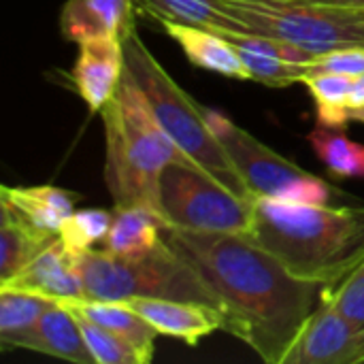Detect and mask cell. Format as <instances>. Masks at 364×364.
<instances>
[{
    "label": "cell",
    "instance_id": "3957f363",
    "mask_svg": "<svg viewBox=\"0 0 364 364\" xmlns=\"http://www.w3.org/2000/svg\"><path fill=\"white\" fill-rule=\"evenodd\" d=\"M105 126V183L115 207H145L166 226L160 179L175 160H190L158 124L132 75L124 73L115 96L100 111Z\"/></svg>",
    "mask_w": 364,
    "mask_h": 364
},
{
    "label": "cell",
    "instance_id": "4fadbf2b",
    "mask_svg": "<svg viewBox=\"0 0 364 364\" xmlns=\"http://www.w3.org/2000/svg\"><path fill=\"white\" fill-rule=\"evenodd\" d=\"M2 286L28 290L53 303L85 299L83 282L75 269L73 254L66 250L60 237L53 239L23 271Z\"/></svg>",
    "mask_w": 364,
    "mask_h": 364
},
{
    "label": "cell",
    "instance_id": "277c9868",
    "mask_svg": "<svg viewBox=\"0 0 364 364\" xmlns=\"http://www.w3.org/2000/svg\"><path fill=\"white\" fill-rule=\"evenodd\" d=\"M124 55L128 73L147 96L158 124L173 139V143H177L190 160L200 164L232 192L254 203L243 177L213 132L207 119V109H203L183 87H179V83L141 41L136 30L124 38Z\"/></svg>",
    "mask_w": 364,
    "mask_h": 364
},
{
    "label": "cell",
    "instance_id": "1f68e13d",
    "mask_svg": "<svg viewBox=\"0 0 364 364\" xmlns=\"http://www.w3.org/2000/svg\"><path fill=\"white\" fill-rule=\"evenodd\" d=\"M356 13H358V19L363 21V26H364V9L363 11H356Z\"/></svg>",
    "mask_w": 364,
    "mask_h": 364
},
{
    "label": "cell",
    "instance_id": "7402d4cb",
    "mask_svg": "<svg viewBox=\"0 0 364 364\" xmlns=\"http://www.w3.org/2000/svg\"><path fill=\"white\" fill-rule=\"evenodd\" d=\"M53 305V301L34 292L0 286V343L4 348H17Z\"/></svg>",
    "mask_w": 364,
    "mask_h": 364
},
{
    "label": "cell",
    "instance_id": "9a60e30c",
    "mask_svg": "<svg viewBox=\"0 0 364 364\" xmlns=\"http://www.w3.org/2000/svg\"><path fill=\"white\" fill-rule=\"evenodd\" d=\"M77 192H68L55 186H32V188H9L0 190V203L6 205L19 220L34 230L60 237L64 222L75 213Z\"/></svg>",
    "mask_w": 364,
    "mask_h": 364
},
{
    "label": "cell",
    "instance_id": "83f0119b",
    "mask_svg": "<svg viewBox=\"0 0 364 364\" xmlns=\"http://www.w3.org/2000/svg\"><path fill=\"white\" fill-rule=\"evenodd\" d=\"M322 73H335V75H348V77L363 75L364 45L343 47V49H333V51H326V53H318L309 62L301 64V75L303 77L305 75H322Z\"/></svg>",
    "mask_w": 364,
    "mask_h": 364
},
{
    "label": "cell",
    "instance_id": "4dcf8cb0",
    "mask_svg": "<svg viewBox=\"0 0 364 364\" xmlns=\"http://www.w3.org/2000/svg\"><path fill=\"white\" fill-rule=\"evenodd\" d=\"M354 119H358V122H363V124H364V111H358V113H354Z\"/></svg>",
    "mask_w": 364,
    "mask_h": 364
},
{
    "label": "cell",
    "instance_id": "8992f818",
    "mask_svg": "<svg viewBox=\"0 0 364 364\" xmlns=\"http://www.w3.org/2000/svg\"><path fill=\"white\" fill-rule=\"evenodd\" d=\"M241 32L296 45L314 55L364 45V26L352 9L309 0H218Z\"/></svg>",
    "mask_w": 364,
    "mask_h": 364
},
{
    "label": "cell",
    "instance_id": "cb8c5ba5",
    "mask_svg": "<svg viewBox=\"0 0 364 364\" xmlns=\"http://www.w3.org/2000/svg\"><path fill=\"white\" fill-rule=\"evenodd\" d=\"M311 92L316 102L318 124L328 128H343L350 119H354V111L350 107L352 77L322 73V75H305L303 81Z\"/></svg>",
    "mask_w": 364,
    "mask_h": 364
},
{
    "label": "cell",
    "instance_id": "5b68a950",
    "mask_svg": "<svg viewBox=\"0 0 364 364\" xmlns=\"http://www.w3.org/2000/svg\"><path fill=\"white\" fill-rule=\"evenodd\" d=\"M73 262L83 282L85 299L128 301L134 296H151L203 303L224 314V305L215 292L164 237L151 252L136 258H122L94 247L73 254Z\"/></svg>",
    "mask_w": 364,
    "mask_h": 364
},
{
    "label": "cell",
    "instance_id": "7c38bea8",
    "mask_svg": "<svg viewBox=\"0 0 364 364\" xmlns=\"http://www.w3.org/2000/svg\"><path fill=\"white\" fill-rule=\"evenodd\" d=\"M126 303L136 309L156 328L158 335L181 339L192 348L203 337H209L215 331H224V314L203 303L151 296H134Z\"/></svg>",
    "mask_w": 364,
    "mask_h": 364
},
{
    "label": "cell",
    "instance_id": "484cf974",
    "mask_svg": "<svg viewBox=\"0 0 364 364\" xmlns=\"http://www.w3.org/2000/svg\"><path fill=\"white\" fill-rule=\"evenodd\" d=\"M75 316V314H73ZM79 326H81V333L85 337V343L92 352V358L96 364H143L139 352L126 341L122 339L119 335L85 320V318H79L75 316Z\"/></svg>",
    "mask_w": 364,
    "mask_h": 364
},
{
    "label": "cell",
    "instance_id": "7a4b0ae2",
    "mask_svg": "<svg viewBox=\"0 0 364 364\" xmlns=\"http://www.w3.org/2000/svg\"><path fill=\"white\" fill-rule=\"evenodd\" d=\"M294 277L333 286L364 262V207L254 200L250 232Z\"/></svg>",
    "mask_w": 364,
    "mask_h": 364
},
{
    "label": "cell",
    "instance_id": "f1b7e54d",
    "mask_svg": "<svg viewBox=\"0 0 364 364\" xmlns=\"http://www.w3.org/2000/svg\"><path fill=\"white\" fill-rule=\"evenodd\" d=\"M350 107L354 113L364 111V73L352 77V92H350Z\"/></svg>",
    "mask_w": 364,
    "mask_h": 364
},
{
    "label": "cell",
    "instance_id": "44dd1931",
    "mask_svg": "<svg viewBox=\"0 0 364 364\" xmlns=\"http://www.w3.org/2000/svg\"><path fill=\"white\" fill-rule=\"evenodd\" d=\"M134 11L160 23H192L211 30H241V26L218 4V0H134Z\"/></svg>",
    "mask_w": 364,
    "mask_h": 364
},
{
    "label": "cell",
    "instance_id": "52a82bcc",
    "mask_svg": "<svg viewBox=\"0 0 364 364\" xmlns=\"http://www.w3.org/2000/svg\"><path fill=\"white\" fill-rule=\"evenodd\" d=\"M166 226L198 232H252L254 203L194 160L171 162L160 179Z\"/></svg>",
    "mask_w": 364,
    "mask_h": 364
},
{
    "label": "cell",
    "instance_id": "ffe728a7",
    "mask_svg": "<svg viewBox=\"0 0 364 364\" xmlns=\"http://www.w3.org/2000/svg\"><path fill=\"white\" fill-rule=\"evenodd\" d=\"M53 239L34 230L0 203V286L23 271Z\"/></svg>",
    "mask_w": 364,
    "mask_h": 364
},
{
    "label": "cell",
    "instance_id": "2e32d148",
    "mask_svg": "<svg viewBox=\"0 0 364 364\" xmlns=\"http://www.w3.org/2000/svg\"><path fill=\"white\" fill-rule=\"evenodd\" d=\"M70 314L85 318L122 339H126L141 356L143 364L154 358L156 352V328L126 301H92V299H77V301H62L58 303Z\"/></svg>",
    "mask_w": 364,
    "mask_h": 364
},
{
    "label": "cell",
    "instance_id": "d6986e66",
    "mask_svg": "<svg viewBox=\"0 0 364 364\" xmlns=\"http://www.w3.org/2000/svg\"><path fill=\"white\" fill-rule=\"evenodd\" d=\"M162 220L145 207H115L102 250L122 258H136L162 241Z\"/></svg>",
    "mask_w": 364,
    "mask_h": 364
},
{
    "label": "cell",
    "instance_id": "30bf717a",
    "mask_svg": "<svg viewBox=\"0 0 364 364\" xmlns=\"http://www.w3.org/2000/svg\"><path fill=\"white\" fill-rule=\"evenodd\" d=\"M126 73L124 38L94 36L79 43V53L70 70L77 94L92 113H100L115 96Z\"/></svg>",
    "mask_w": 364,
    "mask_h": 364
},
{
    "label": "cell",
    "instance_id": "8fae6325",
    "mask_svg": "<svg viewBox=\"0 0 364 364\" xmlns=\"http://www.w3.org/2000/svg\"><path fill=\"white\" fill-rule=\"evenodd\" d=\"M239 53L243 60L250 81H258L269 87H288L292 83H301V64L309 62L314 53L254 32L241 30H218Z\"/></svg>",
    "mask_w": 364,
    "mask_h": 364
},
{
    "label": "cell",
    "instance_id": "f546056e",
    "mask_svg": "<svg viewBox=\"0 0 364 364\" xmlns=\"http://www.w3.org/2000/svg\"><path fill=\"white\" fill-rule=\"evenodd\" d=\"M316 4H326V6H339V9H352V11H363L364 0H309Z\"/></svg>",
    "mask_w": 364,
    "mask_h": 364
},
{
    "label": "cell",
    "instance_id": "e0dca14e",
    "mask_svg": "<svg viewBox=\"0 0 364 364\" xmlns=\"http://www.w3.org/2000/svg\"><path fill=\"white\" fill-rule=\"evenodd\" d=\"M162 28L183 49L186 58L194 66L230 79H241V81L250 79V73L243 60L239 58L237 49L218 30L192 26V23H175V21H166L162 23Z\"/></svg>",
    "mask_w": 364,
    "mask_h": 364
},
{
    "label": "cell",
    "instance_id": "ba28073f",
    "mask_svg": "<svg viewBox=\"0 0 364 364\" xmlns=\"http://www.w3.org/2000/svg\"><path fill=\"white\" fill-rule=\"evenodd\" d=\"M207 119L230 156L235 168L243 177L254 200L275 198L299 205H328L333 196L343 194L318 175L301 168L252 136L224 113L207 109Z\"/></svg>",
    "mask_w": 364,
    "mask_h": 364
},
{
    "label": "cell",
    "instance_id": "ac0fdd59",
    "mask_svg": "<svg viewBox=\"0 0 364 364\" xmlns=\"http://www.w3.org/2000/svg\"><path fill=\"white\" fill-rule=\"evenodd\" d=\"M17 350H30L77 364H96L77 318L62 305L47 309L34 328L19 341Z\"/></svg>",
    "mask_w": 364,
    "mask_h": 364
},
{
    "label": "cell",
    "instance_id": "6da1fadb",
    "mask_svg": "<svg viewBox=\"0 0 364 364\" xmlns=\"http://www.w3.org/2000/svg\"><path fill=\"white\" fill-rule=\"evenodd\" d=\"M164 241L224 305V331L284 364L316 311L320 284L294 277L252 235L162 228Z\"/></svg>",
    "mask_w": 364,
    "mask_h": 364
},
{
    "label": "cell",
    "instance_id": "4316f807",
    "mask_svg": "<svg viewBox=\"0 0 364 364\" xmlns=\"http://www.w3.org/2000/svg\"><path fill=\"white\" fill-rule=\"evenodd\" d=\"M318 299L331 303L356 326H364V262L346 279L333 286H322Z\"/></svg>",
    "mask_w": 364,
    "mask_h": 364
},
{
    "label": "cell",
    "instance_id": "603a6c76",
    "mask_svg": "<svg viewBox=\"0 0 364 364\" xmlns=\"http://www.w3.org/2000/svg\"><path fill=\"white\" fill-rule=\"evenodd\" d=\"M316 156L326 164L335 177H364V145L352 141L343 128H328L318 124L309 134Z\"/></svg>",
    "mask_w": 364,
    "mask_h": 364
},
{
    "label": "cell",
    "instance_id": "d4e9b609",
    "mask_svg": "<svg viewBox=\"0 0 364 364\" xmlns=\"http://www.w3.org/2000/svg\"><path fill=\"white\" fill-rule=\"evenodd\" d=\"M113 213L105 209H81L75 211L60 230V241L70 254L94 250L98 243H105L111 230Z\"/></svg>",
    "mask_w": 364,
    "mask_h": 364
},
{
    "label": "cell",
    "instance_id": "9c48e42d",
    "mask_svg": "<svg viewBox=\"0 0 364 364\" xmlns=\"http://www.w3.org/2000/svg\"><path fill=\"white\" fill-rule=\"evenodd\" d=\"M360 363H364V326H356L331 303L318 299L316 311L284 364Z\"/></svg>",
    "mask_w": 364,
    "mask_h": 364
},
{
    "label": "cell",
    "instance_id": "5bb4252c",
    "mask_svg": "<svg viewBox=\"0 0 364 364\" xmlns=\"http://www.w3.org/2000/svg\"><path fill=\"white\" fill-rule=\"evenodd\" d=\"M134 0H66L60 30L66 41L81 43L94 36L126 38L134 30Z\"/></svg>",
    "mask_w": 364,
    "mask_h": 364
}]
</instances>
